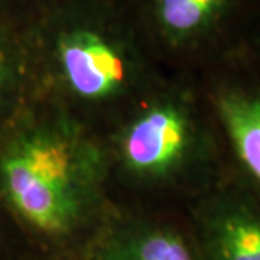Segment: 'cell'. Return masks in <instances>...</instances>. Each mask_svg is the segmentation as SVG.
I'll return each mask as SVG.
<instances>
[{"mask_svg": "<svg viewBox=\"0 0 260 260\" xmlns=\"http://www.w3.org/2000/svg\"><path fill=\"white\" fill-rule=\"evenodd\" d=\"M103 177L102 149L61 103L35 94L0 130V211L44 250L90 233Z\"/></svg>", "mask_w": 260, "mask_h": 260, "instance_id": "cell-1", "label": "cell"}, {"mask_svg": "<svg viewBox=\"0 0 260 260\" xmlns=\"http://www.w3.org/2000/svg\"><path fill=\"white\" fill-rule=\"evenodd\" d=\"M37 94L87 103L113 100L133 81L126 54L93 29L29 26Z\"/></svg>", "mask_w": 260, "mask_h": 260, "instance_id": "cell-2", "label": "cell"}, {"mask_svg": "<svg viewBox=\"0 0 260 260\" xmlns=\"http://www.w3.org/2000/svg\"><path fill=\"white\" fill-rule=\"evenodd\" d=\"M195 148V124L182 103L160 100L135 116L119 138L124 168L158 179L184 167Z\"/></svg>", "mask_w": 260, "mask_h": 260, "instance_id": "cell-3", "label": "cell"}, {"mask_svg": "<svg viewBox=\"0 0 260 260\" xmlns=\"http://www.w3.org/2000/svg\"><path fill=\"white\" fill-rule=\"evenodd\" d=\"M84 260H207L197 236L152 221L107 224Z\"/></svg>", "mask_w": 260, "mask_h": 260, "instance_id": "cell-4", "label": "cell"}, {"mask_svg": "<svg viewBox=\"0 0 260 260\" xmlns=\"http://www.w3.org/2000/svg\"><path fill=\"white\" fill-rule=\"evenodd\" d=\"M197 239L207 260H260V205L243 200L213 205Z\"/></svg>", "mask_w": 260, "mask_h": 260, "instance_id": "cell-5", "label": "cell"}, {"mask_svg": "<svg viewBox=\"0 0 260 260\" xmlns=\"http://www.w3.org/2000/svg\"><path fill=\"white\" fill-rule=\"evenodd\" d=\"M37 94L28 28L0 19V130Z\"/></svg>", "mask_w": 260, "mask_h": 260, "instance_id": "cell-6", "label": "cell"}, {"mask_svg": "<svg viewBox=\"0 0 260 260\" xmlns=\"http://www.w3.org/2000/svg\"><path fill=\"white\" fill-rule=\"evenodd\" d=\"M217 106L237 158L260 184V91L230 90L220 94Z\"/></svg>", "mask_w": 260, "mask_h": 260, "instance_id": "cell-7", "label": "cell"}, {"mask_svg": "<svg viewBox=\"0 0 260 260\" xmlns=\"http://www.w3.org/2000/svg\"><path fill=\"white\" fill-rule=\"evenodd\" d=\"M223 0H158L164 26L174 34H191L213 18Z\"/></svg>", "mask_w": 260, "mask_h": 260, "instance_id": "cell-8", "label": "cell"}, {"mask_svg": "<svg viewBox=\"0 0 260 260\" xmlns=\"http://www.w3.org/2000/svg\"><path fill=\"white\" fill-rule=\"evenodd\" d=\"M10 0H0V19H6V20H12L9 16V10H8V3ZM15 22V20H12Z\"/></svg>", "mask_w": 260, "mask_h": 260, "instance_id": "cell-9", "label": "cell"}]
</instances>
